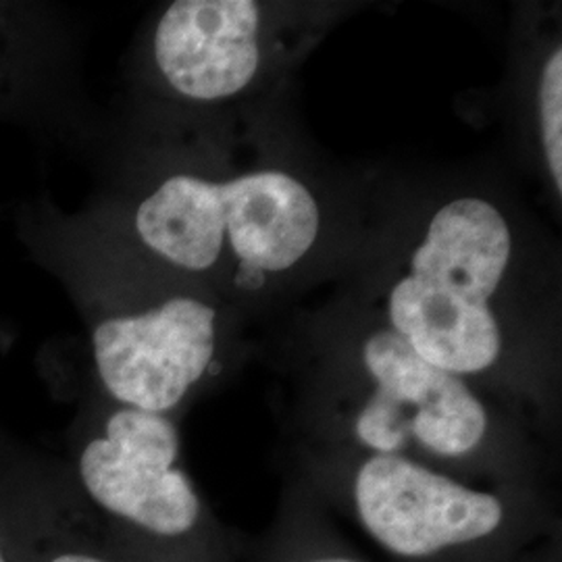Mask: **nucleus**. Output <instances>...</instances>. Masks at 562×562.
<instances>
[{
    "label": "nucleus",
    "mask_w": 562,
    "mask_h": 562,
    "mask_svg": "<svg viewBox=\"0 0 562 562\" xmlns=\"http://www.w3.org/2000/svg\"><path fill=\"white\" fill-rule=\"evenodd\" d=\"M355 503L364 529L398 557H429L492 536L503 503L464 487L401 454H375L355 480Z\"/></svg>",
    "instance_id": "nucleus-3"
},
{
    "label": "nucleus",
    "mask_w": 562,
    "mask_h": 562,
    "mask_svg": "<svg viewBox=\"0 0 562 562\" xmlns=\"http://www.w3.org/2000/svg\"><path fill=\"white\" fill-rule=\"evenodd\" d=\"M167 83L192 101L244 92L261 67V7L255 0H178L155 32Z\"/></svg>",
    "instance_id": "nucleus-6"
},
{
    "label": "nucleus",
    "mask_w": 562,
    "mask_h": 562,
    "mask_svg": "<svg viewBox=\"0 0 562 562\" xmlns=\"http://www.w3.org/2000/svg\"><path fill=\"white\" fill-rule=\"evenodd\" d=\"M0 562H2V557H0Z\"/></svg>",
    "instance_id": "nucleus-12"
},
{
    "label": "nucleus",
    "mask_w": 562,
    "mask_h": 562,
    "mask_svg": "<svg viewBox=\"0 0 562 562\" xmlns=\"http://www.w3.org/2000/svg\"><path fill=\"white\" fill-rule=\"evenodd\" d=\"M178 452V429L165 415L125 408L83 450L81 480L109 513L157 536H181L199 521L201 501L173 467Z\"/></svg>",
    "instance_id": "nucleus-5"
},
{
    "label": "nucleus",
    "mask_w": 562,
    "mask_h": 562,
    "mask_svg": "<svg viewBox=\"0 0 562 562\" xmlns=\"http://www.w3.org/2000/svg\"><path fill=\"white\" fill-rule=\"evenodd\" d=\"M540 123L548 171L557 192H562V48L557 46L546 59L540 76Z\"/></svg>",
    "instance_id": "nucleus-9"
},
{
    "label": "nucleus",
    "mask_w": 562,
    "mask_h": 562,
    "mask_svg": "<svg viewBox=\"0 0 562 562\" xmlns=\"http://www.w3.org/2000/svg\"><path fill=\"white\" fill-rule=\"evenodd\" d=\"M92 344L104 387L132 408L162 415L213 361L217 313L206 302L176 296L140 315L102 322Z\"/></svg>",
    "instance_id": "nucleus-4"
},
{
    "label": "nucleus",
    "mask_w": 562,
    "mask_h": 562,
    "mask_svg": "<svg viewBox=\"0 0 562 562\" xmlns=\"http://www.w3.org/2000/svg\"><path fill=\"white\" fill-rule=\"evenodd\" d=\"M510 252V227L498 206L462 196L431 217L406 276L475 304H490L503 283Z\"/></svg>",
    "instance_id": "nucleus-7"
},
{
    "label": "nucleus",
    "mask_w": 562,
    "mask_h": 562,
    "mask_svg": "<svg viewBox=\"0 0 562 562\" xmlns=\"http://www.w3.org/2000/svg\"><path fill=\"white\" fill-rule=\"evenodd\" d=\"M136 229L153 252L183 271L206 273L227 257L255 285L311 252L322 211L301 180L278 169L225 181L173 176L142 201Z\"/></svg>",
    "instance_id": "nucleus-1"
},
{
    "label": "nucleus",
    "mask_w": 562,
    "mask_h": 562,
    "mask_svg": "<svg viewBox=\"0 0 562 562\" xmlns=\"http://www.w3.org/2000/svg\"><path fill=\"white\" fill-rule=\"evenodd\" d=\"M392 331L423 361L457 378L490 369L503 352V331L490 304L404 276L390 292Z\"/></svg>",
    "instance_id": "nucleus-8"
},
{
    "label": "nucleus",
    "mask_w": 562,
    "mask_h": 562,
    "mask_svg": "<svg viewBox=\"0 0 562 562\" xmlns=\"http://www.w3.org/2000/svg\"><path fill=\"white\" fill-rule=\"evenodd\" d=\"M362 362L375 390L355 422V434L375 454H398L419 443L440 457L473 452L487 431L480 398L461 378L423 361L392 329L362 346Z\"/></svg>",
    "instance_id": "nucleus-2"
},
{
    "label": "nucleus",
    "mask_w": 562,
    "mask_h": 562,
    "mask_svg": "<svg viewBox=\"0 0 562 562\" xmlns=\"http://www.w3.org/2000/svg\"><path fill=\"white\" fill-rule=\"evenodd\" d=\"M53 562H104L99 559H92V557H81V554H67V557H59L57 561Z\"/></svg>",
    "instance_id": "nucleus-10"
},
{
    "label": "nucleus",
    "mask_w": 562,
    "mask_h": 562,
    "mask_svg": "<svg viewBox=\"0 0 562 562\" xmlns=\"http://www.w3.org/2000/svg\"><path fill=\"white\" fill-rule=\"evenodd\" d=\"M315 562H355V561H340V559H334V561H315Z\"/></svg>",
    "instance_id": "nucleus-11"
}]
</instances>
